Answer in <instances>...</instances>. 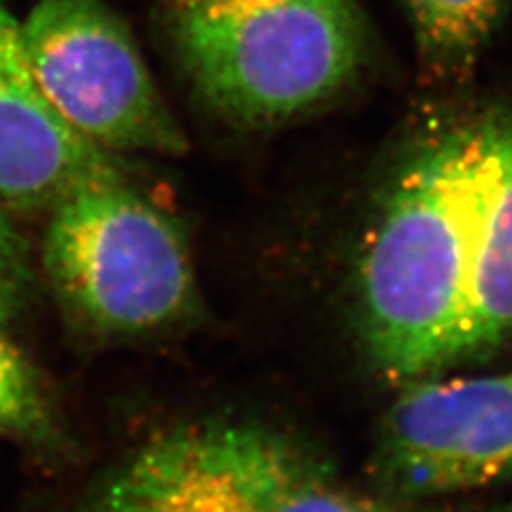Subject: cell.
Listing matches in <instances>:
<instances>
[{"mask_svg":"<svg viewBox=\"0 0 512 512\" xmlns=\"http://www.w3.org/2000/svg\"><path fill=\"white\" fill-rule=\"evenodd\" d=\"M0 436L43 451L64 444L58 412L35 365L0 327Z\"/></svg>","mask_w":512,"mask_h":512,"instance_id":"obj_10","label":"cell"},{"mask_svg":"<svg viewBox=\"0 0 512 512\" xmlns=\"http://www.w3.org/2000/svg\"><path fill=\"white\" fill-rule=\"evenodd\" d=\"M506 512H512V506H510V508H508V510H506Z\"/></svg>","mask_w":512,"mask_h":512,"instance_id":"obj_12","label":"cell"},{"mask_svg":"<svg viewBox=\"0 0 512 512\" xmlns=\"http://www.w3.org/2000/svg\"><path fill=\"white\" fill-rule=\"evenodd\" d=\"M32 73L56 114L111 154H184L188 143L139 47L105 0H39L22 20Z\"/></svg>","mask_w":512,"mask_h":512,"instance_id":"obj_5","label":"cell"},{"mask_svg":"<svg viewBox=\"0 0 512 512\" xmlns=\"http://www.w3.org/2000/svg\"><path fill=\"white\" fill-rule=\"evenodd\" d=\"M498 178V109L444 120L399 160L357 265L359 331L393 384L453 365Z\"/></svg>","mask_w":512,"mask_h":512,"instance_id":"obj_1","label":"cell"},{"mask_svg":"<svg viewBox=\"0 0 512 512\" xmlns=\"http://www.w3.org/2000/svg\"><path fill=\"white\" fill-rule=\"evenodd\" d=\"M35 293V269L15 216L0 203V327L18 320Z\"/></svg>","mask_w":512,"mask_h":512,"instance_id":"obj_11","label":"cell"},{"mask_svg":"<svg viewBox=\"0 0 512 512\" xmlns=\"http://www.w3.org/2000/svg\"><path fill=\"white\" fill-rule=\"evenodd\" d=\"M41 265L62 312L99 338H146L201 308L180 224L124 173L79 184L52 207Z\"/></svg>","mask_w":512,"mask_h":512,"instance_id":"obj_4","label":"cell"},{"mask_svg":"<svg viewBox=\"0 0 512 512\" xmlns=\"http://www.w3.org/2000/svg\"><path fill=\"white\" fill-rule=\"evenodd\" d=\"M508 0H406L427 86H461L474 73Z\"/></svg>","mask_w":512,"mask_h":512,"instance_id":"obj_9","label":"cell"},{"mask_svg":"<svg viewBox=\"0 0 512 512\" xmlns=\"http://www.w3.org/2000/svg\"><path fill=\"white\" fill-rule=\"evenodd\" d=\"M114 173H124L118 158L73 131L43 96L22 22L0 0V203L13 216H47L79 184Z\"/></svg>","mask_w":512,"mask_h":512,"instance_id":"obj_7","label":"cell"},{"mask_svg":"<svg viewBox=\"0 0 512 512\" xmlns=\"http://www.w3.org/2000/svg\"><path fill=\"white\" fill-rule=\"evenodd\" d=\"M171 28L203 101L250 126L329 101L370 50L355 0H171Z\"/></svg>","mask_w":512,"mask_h":512,"instance_id":"obj_3","label":"cell"},{"mask_svg":"<svg viewBox=\"0 0 512 512\" xmlns=\"http://www.w3.org/2000/svg\"><path fill=\"white\" fill-rule=\"evenodd\" d=\"M376 491L419 502L512 478V370L402 384L372 457Z\"/></svg>","mask_w":512,"mask_h":512,"instance_id":"obj_6","label":"cell"},{"mask_svg":"<svg viewBox=\"0 0 512 512\" xmlns=\"http://www.w3.org/2000/svg\"><path fill=\"white\" fill-rule=\"evenodd\" d=\"M512 338V111L498 109V178L485 216L453 365Z\"/></svg>","mask_w":512,"mask_h":512,"instance_id":"obj_8","label":"cell"},{"mask_svg":"<svg viewBox=\"0 0 512 512\" xmlns=\"http://www.w3.org/2000/svg\"><path fill=\"white\" fill-rule=\"evenodd\" d=\"M71 512H425L352 487L299 438L265 423L203 419L158 431Z\"/></svg>","mask_w":512,"mask_h":512,"instance_id":"obj_2","label":"cell"}]
</instances>
